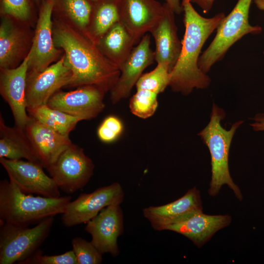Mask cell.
I'll use <instances>...</instances> for the list:
<instances>
[{
	"label": "cell",
	"mask_w": 264,
	"mask_h": 264,
	"mask_svg": "<svg viewBox=\"0 0 264 264\" xmlns=\"http://www.w3.org/2000/svg\"><path fill=\"white\" fill-rule=\"evenodd\" d=\"M0 163L9 179L25 194H35L47 198L61 197L60 189L54 180L46 175L43 165L22 159L0 158Z\"/></svg>",
	"instance_id": "cell-9"
},
{
	"label": "cell",
	"mask_w": 264,
	"mask_h": 264,
	"mask_svg": "<svg viewBox=\"0 0 264 264\" xmlns=\"http://www.w3.org/2000/svg\"><path fill=\"white\" fill-rule=\"evenodd\" d=\"M22 30L8 18H4L0 26V69L13 68L19 59L25 45Z\"/></svg>",
	"instance_id": "cell-23"
},
{
	"label": "cell",
	"mask_w": 264,
	"mask_h": 264,
	"mask_svg": "<svg viewBox=\"0 0 264 264\" xmlns=\"http://www.w3.org/2000/svg\"><path fill=\"white\" fill-rule=\"evenodd\" d=\"M54 0H46L43 3L33 37L29 56L27 73L42 71L60 55V51L55 45L51 20Z\"/></svg>",
	"instance_id": "cell-13"
},
{
	"label": "cell",
	"mask_w": 264,
	"mask_h": 264,
	"mask_svg": "<svg viewBox=\"0 0 264 264\" xmlns=\"http://www.w3.org/2000/svg\"><path fill=\"white\" fill-rule=\"evenodd\" d=\"M2 12L20 20L26 21L31 14L28 0H1Z\"/></svg>",
	"instance_id": "cell-32"
},
{
	"label": "cell",
	"mask_w": 264,
	"mask_h": 264,
	"mask_svg": "<svg viewBox=\"0 0 264 264\" xmlns=\"http://www.w3.org/2000/svg\"><path fill=\"white\" fill-rule=\"evenodd\" d=\"M54 216L32 228L0 219V264L20 263L35 253L48 236Z\"/></svg>",
	"instance_id": "cell-6"
},
{
	"label": "cell",
	"mask_w": 264,
	"mask_h": 264,
	"mask_svg": "<svg viewBox=\"0 0 264 264\" xmlns=\"http://www.w3.org/2000/svg\"><path fill=\"white\" fill-rule=\"evenodd\" d=\"M185 33L178 59L170 73L169 86L175 92L190 94L194 88L205 89L211 79L199 67L202 47L225 17L224 13L211 18L201 16L190 0H181Z\"/></svg>",
	"instance_id": "cell-2"
},
{
	"label": "cell",
	"mask_w": 264,
	"mask_h": 264,
	"mask_svg": "<svg viewBox=\"0 0 264 264\" xmlns=\"http://www.w3.org/2000/svg\"><path fill=\"white\" fill-rule=\"evenodd\" d=\"M29 56L17 67L0 69V92L11 110L15 126L23 130L31 119L27 112L26 78Z\"/></svg>",
	"instance_id": "cell-15"
},
{
	"label": "cell",
	"mask_w": 264,
	"mask_h": 264,
	"mask_svg": "<svg viewBox=\"0 0 264 264\" xmlns=\"http://www.w3.org/2000/svg\"><path fill=\"white\" fill-rule=\"evenodd\" d=\"M231 221V217L228 215H209L202 211L191 214L168 225L164 230L181 234L200 247L218 231L229 225Z\"/></svg>",
	"instance_id": "cell-18"
},
{
	"label": "cell",
	"mask_w": 264,
	"mask_h": 264,
	"mask_svg": "<svg viewBox=\"0 0 264 264\" xmlns=\"http://www.w3.org/2000/svg\"><path fill=\"white\" fill-rule=\"evenodd\" d=\"M29 116L45 126L69 135L81 118L49 107L47 104L27 110Z\"/></svg>",
	"instance_id": "cell-25"
},
{
	"label": "cell",
	"mask_w": 264,
	"mask_h": 264,
	"mask_svg": "<svg viewBox=\"0 0 264 264\" xmlns=\"http://www.w3.org/2000/svg\"><path fill=\"white\" fill-rule=\"evenodd\" d=\"M225 117L224 110L213 104L209 123L198 133L208 147L211 155V178L208 194L210 196H216L221 187L227 185L233 190L237 198L241 201L243 198L242 195L230 176L228 159L232 138L237 129L243 121L236 122L227 130L220 124Z\"/></svg>",
	"instance_id": "cell-4"
},
{
	"label": "cell",
	"mask_w": 264,
	"mask_h": 264,
	"mask_svg": "<svg viewBox=\"0 0 264 264\" xmlns=\"http://www.w3.org/2000/svg\"><path fill=\"white\" fill-rule=\"evenodd\" d=\"M157 94L146 89L137 90L131 98L129 107L136 116L145 119L152 116L158 106Z\"/></svg>",
	"instance_id": "cell-28"
},
{
	"label": "cell",
	"mask_w": 264,
	"mask_h": 264,
	"mask_svg": "<svg viewBox=\"0 0 264 264\" xmlns=\"http://www.w3.org/2000/svg\"><path fill=\"white\" fill-rule=\"evenodd\" d=\"M170 70L164 65L157 64L152 71L142 75L136 84L137 90L146 89L159 94L170 83Z\"/></svg>",
	"instance_id": "cell-27"
},
{
	"label": "cell",
	"mask_w": 264,
	"mask_h": 264,
	"mask_svg": "<svg viewBox=\"0 0 264 264\" xmlns=\"http://www.w3.org/2000/svg\"><path fill=\"white\" fill-rule=\"evenodd\" d=\"M120 204L113 203L105 207L85 227L91 236V242L103 255L109 253L115 257L120 254L117 239L124 232Z\"/></svg>",
	"instance_id": "cell-12"
},
{
	"label": "cell",
	"mask_w": 264,
	"mask_h": 264,
	"mask_svg": "<svg viewBox=\"0 0 264 264\" xmlns=\"http://www.w3.org/2000/svg\"><path fill=\"white\" fill-rule=\"evenodd\" d=\"M63 5L68 17L88 36L92 4L88 0H63Z\"/></svg>",
	"instance_id": "cell-26"
},
{
	"label": "cell",
	"mask_w": 264,
	"mask_h": 264,
	"mask_svg": "<svg viewBox=\"0 0 264 264\" xmlns=\"http://www.w3.org/2000/svg\"><path fill=\"white\" fill-rule=\"evenodd\" d=\"M252 0H238L217 28L215 37L198 60V66L205 73L216 63L221 60L229 49L245 35L258 34L262 28L251 25L249 12Z\"/></svg>",
	"instance_id": "cell-5"
},
{
	"label": "cell",
	"mask_w": 264,
	"mask_h": 264,
	"mask_svg": "<svg viewBox=\"0 0 264 264\" xmlns=\"http://www.w3.org/2000/svg\"><path fill=\"white\" fill-rule=\"evenodd\" d=\"M164 11V4L156 0H119V21L135 44L157 24Z\"/></svg>",
	"instance_id": "cell-14"
},
{
	"label": "cell",
	"mask_w": 264,
	"mask_h": 264,
	"mask_svg": "<svg viewBox=\"0 0 264 264\" xmlns=\"http://www.w3.org/2000/svg\"><path fill=\"white\" fill-rule=\"evenodd\" d=\"M91 0L92 1H95V0Z\"/></svg>",
	"instance_id": "cell-37"
},
{
	"label": "cell",
	"mask_w": 264,
	"mask_h": 264,
	"mask_svg": "<svg viewBox=\"0 0 264 264\" xmlns=\"http://www.w3.org/2000/svg\"><path fill=\"white\" fill-rule=\"evenodd\" d=\"M123 126L121 121L116 116L107 117L97 130V135L102 141L110 143L115 140L121 134Z\"/></svg>",
	"instance_id": "cell-31"
},
{
	"label": "cell",
	"mask_w": 264,
	"mask_h": 264,
	"mask_svg": "<svg viewBox=\"0 0 264 264\" xmlns=\"http://www.w3.org/2000/svg\"><path fill=\"white\" fill-rule=\"evenodd\" d=\"M135 44L132 36L120 21L114 23L96 43L105 56L120 70Z\"/></svg>",
	"instance_id": "cell-22"
},
{
	"label": "cell",
	"mask_w": 264,
	"mask_h": 264,
	"mask_svg": "<svg viewBox=\"0 0 264 264\" xmlns=\"http://www.w3.org/2000/svg\"><path fill=\"white\" fill-rule=\"evenodd\" d=\"M93 2L88 36L96 44L98 40L119 21V0H97Z\"/></svg>",
	"instance_id": "cell-24"
},
{
	"label": "cell",
	"mask_w": 264,
	"mask_h": 264,
	"mask_svg": "<svg viewBox=\"0 0 264 264\" xmlns=\"http://www.w3.org/2000/svg\"><path fill=\"white\" fill-rule=\"evenodd\" d=\"M1 157L12 160L24 158L43 165L24 130L16 126L10 127L6 125L0 115V158Z\"/></svg>",
	"instance_id": "cell-21"
},
{
	"label": "cell",
	"mask_w": 264,
	"mask_h": 264,
	"mask_svg": "<svg viewBox=\"0 0 264 264\" xmlns=\"http://www.w3.org/2000/svg\"><path fill=\"white\" fill-rule=\"evenodd\" d=\"M150 37L145 35L138 44L132 49L120 69V75L110 91V99L116 103L128 97L143 70L152 64L154 52L150 48Z\"/></svg>",
	"instance_id": "cell-16"
},
{
	"label": "cell",
	"mask_w": 264,
	"mask_h": 264,
	"mask_svg": "<svg viewBox=\"0 0 264 264\" xmlns=\"http://www.w3.org/2000/svg\"><path fill=\"white\" fill-rule=\"evenodd\" d=\"M20 264H77L73 251L70 250L58 255H43L39 249Z\"/></svg>",
	"instance_id": "cell-30"
},
{
	"label": "cell",
	"mask_w": 264,
	"mask_h": 264,
	"mask_svg": "<svg viewBox=\"0 0 264 264\" xmlns=\"http://www.w3.org/2000/svg\"><path fill=\"white\" fill-rule=\"evenodd\" d=\"M71 244L77 264L102 263L103 254L91 242H88L81 237H75L72 239Z\"/></svg>",
	"instance_id": "cell-29"
},
{
	"label": "cell",
	"mask_w": 264,
	"mask_h": 264,
	"mask_svg": "<svg viewBox=\"0 0 264 264\" xmlns=\"http://www.w3.org/2000/svg\"><path fill=\"white\" fill-rule=\"evenodd\" d=\"M105 93L95 86H83L70 91H58L50 97L47 105L83 120H90L104 110Z\"/></svg>",
	"instance_id": "cell-10"
},
{
	"label": "cell",
	"mask_w": 264,
	"mask_h": 264,
	"mask_svg": "<svg viewBox=\"0 0 264 264\" xmlns=\"http://www.w3.org/2000/svg\"><path fill=\"white\" fill-rule=\"evenodd\" d=\"M24 130L46 169L72 144L69 135L62 134L31 117Z\"/></svg>",
	"instance_id": "cell-20"
},
{
	"label": "cell",
	"mask_w": 264,
	"mask_h": 264,
	"mask_svg": "<svg viewBox=\"0 0 264 264\" xmlns=\"http://www.w3.org/2000/svg\"><path fill=\"white\" fill-rule=\"evenodd\" d=\"M94 168L92 161L83 149L72 143L47 170L59 189L71 194L86 185Z\"/></svg>",
	"instance_id": "cell-7"
},
{
	"label": "cell",
	"mask_w": 264,
	"mask_h": 264,
	"mask_svg": "<svg viewBox=\"0 0 264 264\" xmlns=\"http://www.w3.org/2000/svg\"><path fill=\"white\" fill-rule=\"evenodd\" d=\"M124 197V191L118 182L99 187L90 193L81 194L69 202L61 214L62 223L69 228L87 222L105 207L113 203L121 204Z\"/></svg>",
	"instance_id": "cell-8"
},
{
	"label": "cell",
	"mask_w": 264,
	"mask_h": 264,
	"mask_svg": "<svg viewBox=\"0 0 264 264\" xmlns=\"http://www.w3.org/2000/svg\"><path fill=\"white\" fill-rule=\"evenodd\" d=\"M253 122L250 125L255 131H264V113H257L252 118Z\"/></svg>",
	"instance_id": "cell-33"
},
{
	"label": "cell",
	"mask_w": 264,
	"mask_h": 264,
	"mask_svg": "<svg viewBox=\"0 0 264 264\" xmlns=\"http://www.w3.org/2000/svg\"><path fill=\"white\" fill-rule=\"evenodd\" d=\"M192 3L197 4L205 14L208 13L212 9L216 0H190Z\"/></svg>",
	"instance_id": "cell-34"
},
{
	"label": "cell",
	"mask_w": 264,
	"mask_h": 264,
	"mask_svg": "<svg viewBox=\"0 0 264 264\" xmlns=\"http://www.w3.org/2000/svg\"><path fill=\"white\" fill-rule=\"evenodd\" d=\"M161 19L151 31L155 44L154 60L166 66L171 72L176 65L181 49V41L178 37L175 13L166 2Z\"/></svg>",
	"instance_id": "cell-19"
},
{
	"label": "cell",
	"mask_w": 264,
	"mask_h": 264,
	"mask_svg": "<svg viewBox=\"0 0 264 264\" xmlns=\"http://www.w3.org/2000/svg\"><path fill=\"white\" fill-rule=\"evenodd\" d=\"M181 0H166V3L176 14H180L182 12L181 4Z\"/></svg>",
	"instance_id": "cell-35"
},
{
	"label": "cell",
	"mask_w": 264,
	"mask_h": 264,
	"mask_svg": "<svg viewBox=\"0 0 264 264\" xmlns=\"http://www.w3.org/2000/svg\"><path fill=\"white\" fill-rule=\"evenodd\" d=\"M70 201V196L47 198L26 195L11 180L0 181V219L7 223L28 226L63 214Z\"/></svg>",
	"instance_id": "cell-3"
},
{
	"label": "cell",
	"mask_w": 264,
	"mask_h": 264,
	"mask_svg": "<svg viewBox=\"0 0 264 264\" xmlns=\"http://www.w3.org/2000/svg\"><path fill=\"white\" fill-rule=\"evenodd\" d=\"M253 1L259 9L264 11V0H253Z\"/></svg>",
	"instance_id": "cell-36"
},
{
	"label": "cell",
	"mask_w": 264,
	"mask_h": 264,
	"mask_svg": "<svg viewBox=\"0 0 264 264\" xmlns=\"http://www.w3.org/2000/svg\"><path fill=\"white\" fill-rule=\"evenodd\" d=\"M53 36L55 45L64 51L65 64L72 72L66 87L93 85L106 92L112 88L120 70L87 35L65 22L57 21L53 26Z\"/></svg>",
	"instance_id": "cell-1"
},
{
	"label": "cell",
	"mask_w": 264,
	"mask_h": 264,
	"mask_svg": "<svg viewBox=\"0 0 264 264\" xmlns=\"http://www.w3.org/2000/svg\"><path fill=\"white\" fill-rule=\"evenodd\" d=\"M72 72L64 62V57L42 71L27 73L26 87L27 110L46 105L50 97L66 87Z\"/></svg>",
	"instance_id": "cell-11"
},
{
	"label": "cell",
	"mask_w": 264,
	"mask_h": 264,
	"mask_svg": "<svg viewBox=\"0 0 264 264\" xmlns=\"http://www.w3.org/2000/svg\"><path fill=\"white\" fill-rule=\"evenodd\" d=\"M202 210L200 192L195 187L172 202L144 208L143 214L154 230L163 231L168 225Z\"/></svg>",
	"instance_id": "cell-17"
}]
</instances>
